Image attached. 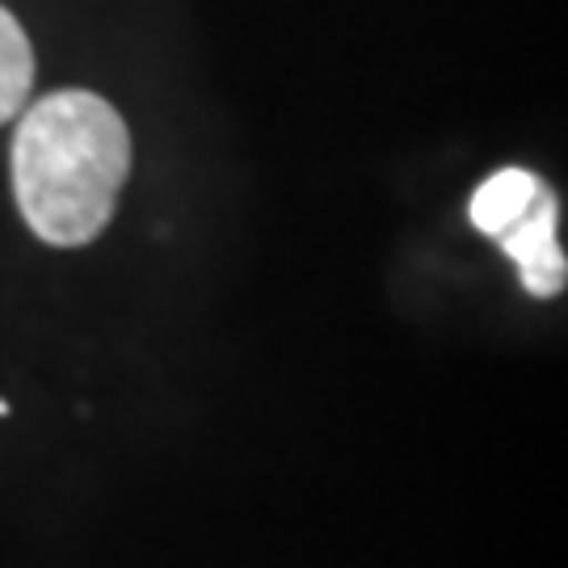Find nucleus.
<instances>
[{"instance_id": "nucleus-4", "label": "nucleus", "mask_w": 568, "mask_h": 568, "mask_svg": "<svg viewBox=\"0 0 568 568\" xmlns=\"http://www.w3.org/2000/svg\"><path fill=\"white\" fill-rule=\"evenodd\" d=\"M34 84V51L9 9H0V122L18 114Z\"/></svg>"}, {"instance_id": "nucleus-3", "label": "nucleus", "mask_w": 568, "mask_h": 568, "mask_svg": "<svg viewBox=\"0 0 568 568\" xmlns=\"http://www.w3.org/2000/svg\"><path fill=\"white\" fill-rule=\"evenodd\" d=\"M539 178L527 169H501L497 178H488L476 199H471V224L480 227L485 236H501L518 224L530 211V203L539 199Z\"/></svg>"}, {"instance_id": "nucleus-2", "label": "nucleus", "mask_w": 568, "mask_h": 568, "mask_svg": "<svg viewBox=\"0 0 568 568\" xmlns=\"http://www.w3.org/2000/svg\"><path fill=\"white\" fill-rule=\"evenodd\" d=\"M497 241L506 244V253L518 262V274L527 283L530 295H556L565 291V253L556 244V199L548 190H539V199L518 224L501 232Z\"/></svg>"}, {"instance_id": "nucleus-1", "label": "nucleus", "mask_w": 568, "mask_h": 568, "mask_svg": "<svg viewBox=\"0 0 568 568\" xmlns=\"http://www.w3.org/2000/svg\"><path fill=\"white\" fill-rule=\"evenodd\" d=\"M131 169L119 110L84 89H63L26 110L13 135V194L47 244H89L114 215Z\"/></svg>"}]
</instances>
